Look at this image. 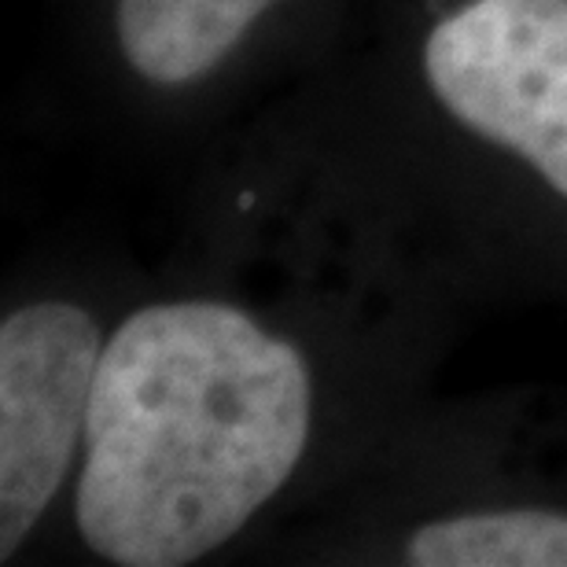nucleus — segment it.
<instances>
[{
  "mask_svg": "<svg viewBox=\"0 0 567 567\" xmlns=\"http://www.w3.org/2000/svg\"><path fill=\"white\" fill-rule=\"evenodd\" d=\"M313 388L299 350L236 306L130 313L85 416L78 530L118 567H181L225 546L291 480Z\"/></svg>",
  "mask_w": 567,
  "mask_h": 567,
  "instance_id": "nucleus-1",
  "label": "nucleus"
},
{
  "mask_svg": "<svg viewBox=\"0 0 567 567\" xmlns=\"http://www.w3.org/2000/svg\"><path fill=\"white\" fill-rule=\"evenodd\" d=\"M431 93L567 196V0H472L424 44Z\"/></svg>",
  "mask_w": 567,
  "mask_h": 567,
  "instance_id": "nucleus-2",
  "label": "nucleus"
},
{
  "mask_svg": "<svg viewBox=\"0 0 567 567\" xmlns=\"http://www.w3.org/2000/svg\"><path fill=\"white\" fill-rule=\"evenodd\" d=\"M100 328L74 302H33L0 324V560L66 480L96 391Z\"/></svg>",
  "mask_w": 567,
  "mask_h": 567,
  "instance_id": "nucleus-3",
  "label": "nucleus"
},
{
  "mask_svg": "<svg viewBox=\"0 0 567 567\" xmlns=\"http://www.w3.org/2000/svg\"><path fill=\"white\" fill-rule=\"evenodd\" d=\"M277 0H118V41L147 82L185 85L214 71Z\"/></svg>",
  "mask_w": 567,
  "mask_h": 567,
  "instance_id": "nucleus-4",
  "label": "nucleus"
},
{
  "mask_svg": "<svg viewBox=\"0 0 567 567\" xmlns=\"http://www.w3.org/2000/svg\"><path fill=\"white\" fill-rule=\"evenodd\" d=\"M416 567H567V516L494 508L424 524L405 546Z\"/></svg>",
  "mask_w": 567,
  "mask_h": 567,
  "instance_id": "nucleus-5",
  "label": "nucleus"
}]
</instances>
